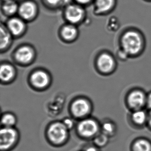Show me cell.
Listing matches in <instances>:
<instances>
[{
	"instance_id": "6da1fadb",
	"label": "cell",
	"mask_w": 151,
	"mask_h": 151,
	"mask_svg": "<svg viewBox=\"0 0 151 151\" xmlns=\"http://www.w3.org/2000/svg\"><path fill=\"white\" fill-rule=\"evenodd\" d=\"M121 49L128 57H135L140 53L143 47V40L140 34L134 30L125 32L120 40Z\"/></svg>"
},
{
	"instance_id": "7a4b0ae2",
	"label": "cell",
	"mask_w": 151,
	"mask_h": 151,
	"mask_svg": "<svg viewBox=\"0 0 151 151\" xmlns=\"http://www.w3.org/2000/svg\"><path fill=\"white\" fill-rule=\"evenodd\" d=\"M147 96V92L142 88H131L125 96V107L129 111L146 109Z\"/></svg>"
},
{
	"instance_id": "3957f363",
	"label": "cell",
	"mask_w": 151,
	"mask_h": 151,
	"mask_svg": "<svg viewBox=\"0 0 151 151\" xmlns=\"http://www.w3.org/2000/svg\"><path fill=\"white\" fill-rule=\"evenodd\" d=\"M86 12L83 6L79 4H69L65 6L64 16L68 23L77 25L83 22Z\"/></svg>"
},
{
	"instance_id": "277c9868",
	"label": "cell",
	"mask_w": 151,
	"mask_h": 151,
	"mask_svg": "<svg viewBox=\"0 0 151 151\" xmlns=\"http://www.w3.org/2000/svg\"><path fill=\"white\" fill-rule=\"evenodd\" d=\"M36 57V52L33 47L29 45L20 46L14 53V60L20 65H29L33 63Z\"/></svg>"
},
{
	"instance_id": "5b68a950",
	"label": "cell",
	"mask_w": 151,
	"mask_h": 151,
	"mask_svg": "<svg viewBox=\"0 0 151 151\" xmlns=\"http://www.w3.org/2000/svg\"><path fill=\"white\" fill-rule=\"evenodd\" d=\"M148 110L147 109L129 111L127 115L128 123L132 128L140 130L147 127Z\"/></svg>"
},
{
	"instance_id": "8992f818",
	"label": "cell",
	"mask_w": 151,
	"mask_h": 151,
	"mask_svg": "<svg viewBox=\"0 0 151 151\" xmlns=\"http://www.w3.org/2000/svg\"><path fill=\"white\" fill-rule=\"evenodd\" d=\"M50 140L54 144H60L65 141L68 136V129L63 123L56 122L51 125L47 131Z\"/></svg>"
},
{
	"instance_id": "52a82bcc",
	"label": "cell",
	"mask_w": 151,
	"mask_h": 151,
	"mask_svg": "<svg viewBox=\"0 0 151 151\" xmlns=\"http://www.w3.org/2000/svg\"><path fill=\"white\" fill-rule=\"evenodd\" d=\"M19 17L25 22H31L36 18L38 14L37 4L32 1H25L19 5Z\"/></svg>"
},
{
	"instance_id": "ba28073f",
	"label": "cell",
	"mask_w": 151,
	"mask_h": 151,
	"mask_svg": "<svg viewBox=\"0 0 151 151\" xmlns=\"http://www.w3.org/2000/svg\"><path fill=\"white\" fill-rule=\"evenodd\" d=\"M96 67L104 74H110L116 69V63L114 57L108 52L101 53L96 61Z\"/></svg>"
},
{
	"instance_id": "9c48e42d",
	"label": "cell",
	"mask_w": 151,
	"mask_h": 151,
	"mask_svg": "<svg viewBox=\"0 0 151 151\" xmlns=\"http://www.w3.org/2000/svg\"><path fill=\"white\" fill-rule=\"evenodd\" d=\"M5 25L12 36L16 38L21 37L27 31L26 22L19 17H11Z\"/></svg>"
},
{
	"instance_id": "30bf717a",
	"label": "cell",
	"mask_w": 151,
	"mask_h": 151,
	"mask_svg": "<svg viewBox=\"0 0 151 151\" xmlns=\"http://www.w3.org/2000/svg\"><path fill=\"white\" fill-rule=\"evenodd\" d=\"M17 132L12 127L2 128L0 132L1 150H6L12 146L17 140Z\"/></svg>"
},
{
	"instance_id": "8fae6325",
	"label": "cell",
	"mask_w": 151,
	"mask_h": 151,
	"mask_svg": "<svg viewBox=\"0 0 151 151\" xmlns=\"http://www.w3.org/2000/svg\"><path fill=\"white\" fill-rule=\"evenodd\" d=\"M77 128L78 132L82 136L91 137L97 134L99 127L95 121L91 118H87L80 122Z\"/></svg>"
},
{
	"instance_id": "7c38bea8",
	"label": "cell",
	"mask_w": 151,
	"mask_h": 151,
	"mask_svg": "<svg viewBox=\"0 0 151 151\" xmlns=\"http://www.w3.org/2000/svg\"><path fill=\"white\" fill-rule=\"evenodd\" d=\"M30 80L31 83L35 87L45 88L49 83V75L43 70H38L31 74Z\"/></svg>"
},
{
	"instance_id": "4fadbf2b",
	"label": "cell",
	"mask_w": 151,
	"mask_h": 151,
	"mask_svg": "<svg viewBox=\"0 0 151 151\" xmlns=\"http://www.w3.org/2000/svg\"><path fill=\"white\" fill-rule=\"evenodd\" d=\"M62 40L68 43H72L78 38V30L76 25L68 23L63 25L60 31Z\"/></svg>"
},
{
	"instance_id": "5bb4252c",
	"label": "cell",
	"mask_w": 151,
	"mask_h": 151,
	"mask_svg": "<svg viewBox=\"0 0 151 151\" xmlns=\"http://www.w3.org/2000/svg\"><path fill=\"white\" fill-rule=\"evenodd\" d=\"M116 5V0H94L95 14L103 15L111 12Z\"/></svg>"
},
{
	"instance_id": "9a60e30c",
	"label": "cell",
	"mask_w": 151,
	"mask_h": 151,
	"mask_svg": "<svg viewBox=\"0 0 151 151\" xmlns=\"http://www.w3.org/2000/svg\"><path fill=\"white\" fill-rule=\"evenodd\" d=\"M90 105L85 99H76L72 104V112L76 117L85 116L90 112Z\"/></svg>"
},
{
	"instance_id": "2e32d148",
	"label": "cell",
	"mask_w": 151,
	"mask_h": 151,
	"mask_svg": "<svg viewBox=\"0 0 151 151\" xmlns=\"http://www.w3.org/2000/svg\"><path fill=\"white\" fill-rule=\"evenodd\" d=\"M0 49L1 53L5 52L10 48L12 45L13 36L8 31L6 25L3 23L1 25L0 32Z\"/></svg>"
},
{
	"instance_id": "e0dca14e",
	"label": "cell",
	"mask_w": 151,
	"mask_h": 151,
	"mask_svg": "<svg viewBox=\"0 0 151 151\" xmlns=\"http://www.w3.org/2000/svg\"><path fill=\"white\" fill-rule=\"evenodd\" d=\"M130 151H151V140L147 137H138L132 141Z\"/></svg>"
},
{
	"instance_id": "ac0fdd59",
	"label": "cell",
	"mask_w": 151,
	"mask_h": 151,
	"mask_svg": "<svg viewBox=\"0 0 151 151\" xmlns=\"http://www.w3.org/2000/svg\"><path fill=\"white\" fill-rule=\"evenodd\" d=\"M19 4L16 0L3 1L1 5V10L4 16L9 18L15 16L18 14Z\"/></svg>"
},
{
	"instance_id": "d6986e66",
	"label": "cell",
	"mask_w": 151,
	"mask_h": 151,
	"mask_svg": "<svg viewBox=\"0 0 151 151\" xmlns=\"http://www.w3.org/2000/svg\"><path fill=\"white\" fill-rule=\"evenodd\" d=\"M16 74V70L11 64H2L0 68V78L1 81L7 82L14 78Z\"/></svg>"
},
{
	"instance_id": "ffe728a7",
	"label": "cell",
	"mask_w": 151,
	"mask_h": 151,
	"mask_svg": "<svg viewBox=\"0 0 151 151\" xmlns=\"http://www.w3.org/2000/svg\"><path fill=\"white\" fill-rule=\"evenodd\" d=\"M117 126L115 123L111 121H106L103 124L102 130L103 133L110 137L114 136L117 132Z\"/></svg>"
},
{
	"instance_id": "44dd1931",
	"label": "cell",
	"mask_w": 151,
	"mask_h": 151,
	"mask_svg": "<svg viewBox=\"0 0 151 151\" xmlns=\"http://www.w3.org/2000/svg\"><path fill=\"white\" fill-rule=\"evenodd\" d=\"M45 6L50 8H58L68 5V0H42Z\"/></svg>"
},
{
	"instance_id": "7402d4cb",
	"label": "cell",
	"mask_w": 151,
	"mask_h": 151,
	"mask_svg": "<svg viewBox=\"0 0 151 151\" xmlns=\"http://www.w3.org/2000/svg\"><path fill=\"white\" fill-rule=\"evenodd\" d=\"M16 118L11 113L4 114L2 118V124L4 127H12L16 124Z\"/></svg>"
},
{
	"instance_id": "603a6c76",
	"label": "cell",
	"mask_w": 151,
	"mask_h": 151,
	"mask_svg": "<svg viewBox=\"0 0 151 151\" xmlns=\"http://www.w3.org/2000/svg\"><path fill=\"white\" fill-rule=\"evenodd\" d=\"M109 137L102 133L94 138V144L98 147H104L108 144Z\"/></svg>"
},
{
	"instance_id": "cb8c5ba5",
	"label": "cell",
	"mask_w": 151,
	"mask_h": 151,
	"mask_svg": "<svg viewBox=\"0 0 151 151\" xmlns=\"http://www.w3.org/2000/svg\"><path fill=\"white\" fill-rule=\"evenodd\" d=\"M63 123L68 129H71L74 125L73 121L71 118H66L63 121Z\"/></svg>"
},
{
	"instance_id": "d4e9b609",
	"label": "cell",
	"mask_w": 151,
	"mask_h": 151,
	"mask_svg": "<svg viewBox=\"0 0 151 151\" xmlns=\"http://www.w3.org/2000/svg\"><path fill=\"white\" fill-rule=\"evenodd\" d=\"M146 109H147V110H151V91L147 93Z\"/></svg>"
},
{
	"instance_id": "484cf974",
	"label": "cell",
	"mask_w": 151,
	"mask_h": 151,
	"mask_svg": "<svg viewBox=\"0 0 151 151\" xmlns=\"http://www.w3.org/2000/svg\"><path fill=\"white\" fill-rule=\"evenodd\" d=\"M76 4L82 6H85L90 4L91 2H94V0H74Z\"/></svg>"
},
{
	"instance_id": "4316f807",
	"label": "cell",
	"mask_w": 151,
	"mask_h": 151,
	"mask_svg": "<svg viewBox=\"0 0 151 151\" xmlns=\"http://www.w3.org/2000/svg\"><path fill=\"white\" fill-rule=\"evenodd\" d=\"M147 127L150 131H151V110H148V118H147Z\"/></svg>"
},
{
	"instance_id": "83f0119b",
	"label": "cell",
	"mask_w": 151,
	"mask_h": 151,
	"mask_svg": "<svg viewBox=\"0 0 151 151\" xmlns=\"http://www.w3.org/2000/svg\"><path fill=\"white\" fill-rule=\"evenodd\" d=\"M85 151H98V150L96 147L91 146V147H87Z\"/></svg>"
},
{
	"instance_id": "f1b7e54d",
	"label": "cell",
	"mask_w": 151,
	"mask_h": 151,
	"mask_svg": "<svg viewBox=\"0 0 151 151\" xmlns=\"http://www.w3.org/2000/svg\"><path fill=\"white\" fill-rule=\"evenodd\" d=\"M3 1H10V0H3Z\"/></svg>"
}]
</instances>
